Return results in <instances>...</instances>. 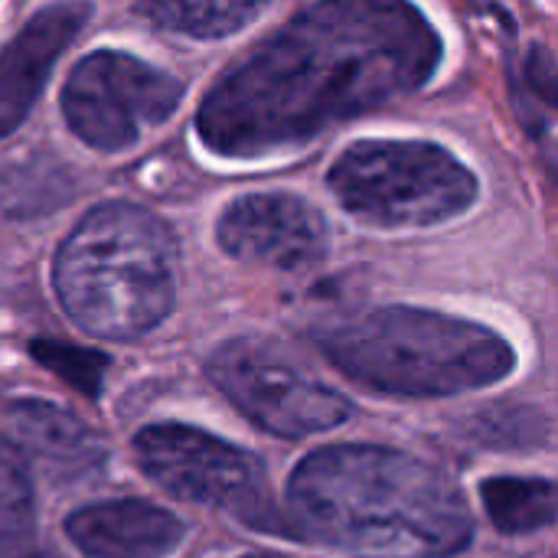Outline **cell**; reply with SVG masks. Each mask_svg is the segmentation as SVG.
<instances>
[{"label":"cell","instance_id":"1","mask_svg":"<svg viewBox=\"0 0 558 558\" xmlns=\"http://www.w3.org/2000/svg\"><path fill=\"white\" fill-rule=\"evenodd\" d=\"M441 36L412 0H317L222 75L199 105V141L255 160L432 82Z\"/></svg>","mask_w":558,"mask_h":558},{"label":"cell","instance_id":"2","mask_svg":"<svg viewBox=\"0 0 558 558\" xmlns=\"http://www.w3.org/2000/svg\"><path fill=\"white\" fill-rule=\"evenodd\" d=\"M294 530L356 558H451L474 539L458 484L435 464L383 445H330L288 481Z\"/></svg>","mask_w":558,"mask_h":558},{"label":"cell","instance_id":"3","mask_svg":"<svg viewBox=\"0 0 558 558\" xmlns=\"http://www.w3.org/2000/svg\"><path fill=\"white\" fill-rule=\"evenodd\" d=\"M324 356L353 383L399 399H441L487 389L517 366L490 327L418 307H376L317 330Z\"/></svg>","mask_w":558,"mask_h":558},{"label":"cell","instance_id":"4","mask_svg":"<svg viewBox=\"0 0 558 558\" xmlns=\"http://www.w3.org/2000/svg\"><path fill=\"white\" fill-rule=\"evenodd\" d=\"M52 284L62 311L85 333L137 340L173 311V235L134 203H105L59 245Z\"/></svg>","mask_w":558,"mask_h":558},{"label":"cell","instance_id":"5","mask_svg":"<svg viewBox=\"0 0 558 558\" xmlns=\"http://www.w3.org/2000/svg\"><path fill=\"white\" fill-rule=\"evenodd\" d=\"M327 183L350 216L379 229L438 226L477 199L474 173L422 141H360L333 160Z\"/></svg>","mask_w":558,"mask_h":558},{"label":"cell","instance_id":"6","mask_svg":"<svg viewBox=\"0 0 558 558\" xmlns=\"http://www.w3.org/2000/svg\"><path fill=\"white\" fill-rule=\"evenodd\" d=\"M141 471L167 494L239 517L255 530L278 526L268 477L255 454L190 425H147L134 435Z\"/></svg>","mask_w":558,"mask_h":558},{"label":"cell","instance_id":"7","mask_svg":"<svg viewBox=\"0 0 558 558\" xmlns=\"http://www.w3.org/2000/svg\"><path fill=\"white\" fill-rule=\"evenodd\" d=\"M206 373L213 386L258 428L278 438H307L330 432L353 415V405L337 389L317 383L278 347L235 337L222 343Z\"/></svg>","mask_w":558,"mask_h":558},{"label":"cell","instance_id":"8","mask_svg":"<svg viewBox=\"0 0 558 558\" xmlns=\"http://www.w3.org/2000/svg\"><path fill=\"white\" fill-rule=\"evenodd\" d=\"M183 98V85L157 65L98 49L85 56L65 88L62 114L69 128L95 150H124L163 124Z\"/></svg>","mask_w":558,"mask_h":558},{"label":"cell","instance_id":"9","mask_svg":"<svg viewBox=\"0 0 558 558\" xmlns=\"http://www.w3.org/2000/svg\"><path fill=\"white\" fill-rule=\"evenodd\" d=\"M216 239L226 255L278 271H304L327 255L324 216L291 193H255L235 199L222 213Z\"/></svg>","mask_w":558,"mask_h":558},{"label":"cell","instance_id":"10","mask_svg":"<svg viewBox=\"0 0 558 558\" xmlns=\"http://www.w3.org/2000/svg\"><path fill=\"white\" fill-rule=\"evenodd\" d=\"M92 16L88 0H56L43 7L0 52V141L20 128L36 105L56 59Z\"/></svg>","mask_w":558,"mask_h":558},{"label":"cell","instance_id":"11","mask_svg":"<svg viewBox=\"0 0 558 558\" xmlns=\"http://www.w3.org/2000/svg\"><path fill=\"white\" fill-rule=\"evenodd\" d=\"M65 536L82 558H170L186 539V526L147 500H101L65 520Z\"/></svg>","mask_w":558,"mask_h":558},{"label":"cell","instance_id":"12","mask_svg":"<svg viewBox=\"0 0 558 558\" xmlns=\"http://www.w3.org/2000/svg\"><path fill=\"white\" fill-rule=\"evenodd\" d=\"M10 445L43 464L52 477H85L105 464V441L72 412L43 402L20 399L7 409Z\"/></svg>","mask_w":558,"mask_h":558},{"label":"cell","instance_id":"13","mask_svg":"<svg viewBox=\"0 0 558 558\" xmlns=\"http://www.w3.org/2000/svg\"><path fill=\"white\" fill-rule=\"evenodd\" d=\"M0 558H59L39 543L26 458L0 438Z\"/></svg>","mask_w":558,"mask_h":558},{"label":"cell","instance_id":"14","mask_svg":"<svg viewBox=\"0 0 558 558\" xmlns=\"http://www.w3.org/2000/svg\"><path fill=\"white\" fill-rule=\"evenodd\" d=\"M481 500L507 536H530L556 523V487L546 477H487Z\"/></svg>","mask_w":558,"mask_h":558},{"label":"cell","instance_id":"15","mask_svg":"<svg viewBox=\"0 0 558 558\" xmlns=\"http://www.w3.org/2000/svg\"><path fill=\"white\" fill-rule=\"evenodd\" d=\"M137 7L163 29L196 39H219L252 23L268 0H137Z\"/></svg>","mask_w":558,"mask_h":558},{"label":"cell","instance_id":"16","mask_svg":"<svg viewBox=\"0 0 558 558\" xmlns=\"http://www.w3.org/2000/svg\"><path fill=\"white\" fill-rule=\"evenodd\" d=\"M33 356L52 369L56 376H62L69 386H75L85 396H98L101 389V376L108 369V360L92 353V350H78V347H65V343H52V340H39L33 343Z\"/></svg>","mask_w":558,"mask_h":558},{"label":"cell","instance_id":"17","mask_svg":"<svg viewBox=\"0 0 558 558\" xmlns=\"http://www.w3.org/2000/svg\"><path fill=\"white\" fill-rule=\"evenodd\" d=\"M530 88L539 92L546 98V105L556 101V65L546 49L533 52V59H530Z\"/></svg>","mask_w":558,"mask_h":558},{"label":"cell","instance_id":"18","mask_svg":"<svg viewBox=\"0 0 558 558\" xmlns=\"http://www.w3.org/2000/svg\"><path fill=\"white\" fill-rule=\"evenodd\" d=\"M242 558H284V556H265V553H252V556H242Z\"/></svg>","mask_w":558,"mask_h":558}]
</instances>
